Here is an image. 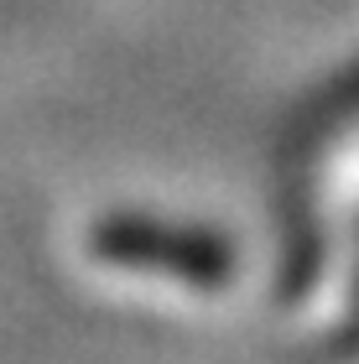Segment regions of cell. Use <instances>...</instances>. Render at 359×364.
<instances>
[{
  "instance_id": "obj_1",
  "label": "cell",
  "mask_w": 359,
  "mask_h": 364,
  "mask_svg": "<svg viewBox=\"0 0 359 364\" xmlns=\"http://www.w3.org/2000/svg\"><path fill=\"white\" fill-rule=\"evenodd\" d=\"M94 255L109 271H136V276H177L188 287H214L224 281V245L208 235H183L146 219H120L100 229Z\"/></svg>"
}]
</instances>
